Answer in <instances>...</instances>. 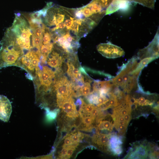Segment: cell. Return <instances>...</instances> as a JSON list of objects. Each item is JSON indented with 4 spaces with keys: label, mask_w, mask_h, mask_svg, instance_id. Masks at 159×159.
Segmentation results:
<instances>
[{
    "label": "cell",
    "mask_w": 159,
    "mask_h": 159,
    "mask_svg": "<svg viewBox=\"0 0 159 159\" xmlns=\"http://www.w3.org/2000/svg\"><path fill=\"white\" fill-rule=\"evenodd\" d=\"M57 46L55 48V49L53 47L51 52L49 54L47 62L49 66L56 69L57 70H59L62 65L64 59L62 54L65 51L61 47Z\"/></svg>",
    "instance_id": "obj_6"
},
{
    "label": "cell",
    "mask_w": 159,
    "mask_h": 159,
    "mask_svg": "<svg viewBox=\"0 0 159 159\" xmlns=\"http://www.w3.org/2000/svg\"><path fill=\"white\" fill-rule=\"evenodd\" d=\"M90 83L89 82H85L84 85L79 89V91L80 96H86L92 93Z\"/></svg>",
    "instance_id": "obj_14"
},
{
    "label": "cell",
    "mask_w": 159,
    "mask_h": 159,
    "mask_svg": "<svg viewBox=\"0 0 159 159\" xmlns=\"http://www.w3.org/2000/svg\"><path fill=\"white\" fill-rule=\"evenodd\" d=\"M98 94L97 92H93L86 96V99L90 104L97 105Z\"/></svg>",
    "instance_id": "obj_17"
},
{
    "label": "cell",
    "mask_w": 159,
    "mask_h": 159,
    "mask_svg": "<svg viewBox=\"0 0 159 159\" xmlns=\"http://www.w3.org/2000/svg\"><path fill=\"white\" fill-rule=\"evenodd\" d=\"M159 30L154 37V39L149 45L145 48L141 50L140 54L146 57H156L158 56Z\"/></svg>",
    "instance_id": "obj_9"
},
{
    "label": "cell",
    "mask_w": 159,
    "mask_h": 159,
    "mask_svg": "<svg viewBox=\"0 0 159 159\" xmlns=\"http://www.w3.org/2000/svg\"><path fill=\"white\" fill-rule=\"evenodd\" d=\"M133 148L132 149H135L133 151L135 152L139 159L146 158L148 156V152L147 148V146L144 145L143 144L140 145L137 143L134 144Z\"/></svg>",
    "instance_id": "obj_12"
},
{
    "label": "cell",
    "mask_w": 159,
    "mask_h": 159,
    "mask_svg": "<svg viewBox=\"0 0 159 159\" xmlns=\"http://www.w3.org/2000/svg\"><path fill=\"white\" fill-rule=\"evenodd\" d=\"M12 26L8 28L17 44L24 50L29 51L33 48V33L28 20L18 14Z\"/></svg>",
    "instance_id": "obj_2"
},
{
    "label": "cell",
    "mask_w": 159,
    "mask_h": 159,
    "mask_svg": "<svg viewBox=\"0 0 159 159\" xmlns=\"http://www.w3.org/2000/svg\"><path fill=\"white\" fill-rule=\"evenodd\" d=\"M133 104L136 105H138L142 106L147 105L152 106L153 105V102L148 100L145 99L143 97H141L138 99H135Z\"/></svg>",
    "instance_id": "obj_15"
},
{
    "label": "cell",
    "mask_w": 159,
    "mask_h": 159,
    "mask_svg": "<svg viewBox=\"0 0 159 159\" xmlns=\"http://www.w3.org/2000/svg\"><path fill=\"white\" fill-rule=\"evenodd\" d=\"M156 0H132V2L138 3L150 9H153Z\"/></svg>",
    "instance_id": "obj_16"
},
{
    "label": "cell",
    "mask_w": 159,
    "mask_h": 159,
    "mask_svg": "<svg viewBox=\"0 0 159 159\" xmlns=\"http://www.w3.org/2000/svg\"><path fill=\"white\" fill-rule=\"evenodd\" d=\"M105 9H107L113 0H96Z\"/></svg>",
    "instance_id": "obj_19"
},
{
    "label": "cell",
    "mask_w": 159,
    "mask_h": 159,
    "mask_svg": "<svg viewBox=\"0 0 159 159\" xmlns=\"http://www.w3.org/2000/svg\"><path fill=\"white\" fill-rule=\"evenodd\" d=\"M59 155L60 158L66 159L67 150L68 148L66 147H62Z\"/></svg>",
    "instance_id": "obj_21"
},
{
    "label": "cell",
    "mask_w": 159,
    "mask_h": 159,
    "mask_svg": "<svg viewBox=\"0 0 159 159\" xmlns=\"http://www.w3.org/2000/svg\"><path fill=\"white\" fill-rule=\"evenodd\" d=\"M157 58L156 57H150L143 59L139 62L135 69L130 72V74H137L146 65Z\"/></svg>",
    "instance_id": "obj_13"
},
{
    "label": "cell",
    "mask_w": 159,
    "mask_h": 159,
    "mask_svg": "<svg viewBox=\"0 0 159 159\" xmlns=\"http://www.w3.org/2000/svg\"><path fill=\"white\" fill-rule=\"evenodd\" d=\"M59 108H62L69 118L74 119L78 116L76 106L71 96L64 99Z\"/></svg>",
    "instance_id": "obj_7"
},
{
    "label": "cell",
    "mask_w": 159,
    "mask_h": 159,
    "mask_svg": "<svg viewBox=\"0 0 159 159\" xmlns=\"http://www.w3.org/2000/svg\"><path fill=\"white\" fill-rule=\"evenodd\" d=\"M108 99L106 97L99 96L98 97V104L103 103Z\"/></svg>",
    "instance_id": "obj_23"
},
{
    "label": "cell",
    "mask_w": 159,
    "mask_h": 159,
    "mask_svg": "<svg viewBox=\"0 0 159 159\" xmlns=\"http://www.w3.org/2000/svg\"><path fill=\"white\" fill-rule=\"evenodd\" d=\"M122 139L115 133L111 134L108 143V148L110 152L114 155H119L122 153Z\"/></svg>",
    "instance_id": "obj_10"
},
{
    "label": "cell",
    "mask_w": 159,
    "mask_h": 159,
    "mask_svg": "<svg viewBox=\"0 0 159 159\" xmlns=\"http://www.w3.org/2000/svg\"><path fill=\"white\" fill-rule=\"evenodd\" d=\"M102 110L100 108L96 106L91 112L90 116L95 118Z\"/></svg>",
    "instance_id": "obj_20"
},
{
    "label": "cell",
    "mask_w": 159,
    "mask_h": 159,
    "mask_svg": "<svg viewBox=\"0 0 159 159\" xmlns=\"http://www.w3.org/2000/svg\"><path fill=\"white\" fill-rule=\"evenodd\" d=\"M12 106L9 99L0 95V119L5 122L9 121L12 112Z\"/></svg>",
    "instance_id": "obj_8"
},
{
    "label": "cell",
    "mask_w": 159,
    "mask_h": 159,
    "mask_svg": "<svg viewBox=\"0 0 159 159\" xmlns=\"http://www.w3.org/2000/svg\"><path fill=\"white\" fill-rule=\"evenodd\" d=\"M98 52L103 56L109 58H114L124 55V51L120 47L109 42L102 43L97 47Z\"/></svg>",
    "instance_id": "obj_5"
},
{
    "label": "cell",
    "mask_w": 159,
    "mask_h": 159,
    "mask_svg": "<svg viewBox=\"0 0 159 159\" xmlns=\"http://www.w3.org/2000/svg\"><path fill=\"white\" fill-rule=\"evenodd\" d=\"M127 0V1H129L130 2H132V0Z\"/></svg>",
    "instance_id": "obj_25"
},
{
    "label": "cell",
    "mask_w": 159,
    "mask_h": 159,
    "mask_svg": "<svg viewBox=\"0 0 159 159\" xmlns=\"http://www.w3.org/2000/svg\"><path fill=\"white\" fill-rule=\"evenodd\" d=\"M113 84L117 86H123V81L122 76L120 73L112 80Z\"/></svg>",
    "instance_id": "obj_18"
},
{
    "label": "cell",
    "mask_w": 159,
    "mask_h": 159,
    "mask_svg": "<svg viewBox=\"0 0 159 159\" xmlns=\"http://www.w3.org/2000/svg\"><path fill=\"white\" fill-rule=\"evenodd\" d=\"M0 44V68L16 66L24 54V50L7 32H6Z\"/></svg>",
    "instance_id": "obj_1"
},
{
    "label": "cell",
    "mask_w": 159,
    "mask_h": 159,
    "mask_svg": "<svg viewBox=\"0 0 159 159\" xmlns=\"http://www.w3.org/2000/svg\"><path fill=\"white\" fill-rule=\"evenodd\" d=\"M53 84L57 92V102L58 106L64 99L72 96V82L64 76L55 78Z\"/></svg>",
    "instance_id": "obj_3"
},
{
    "label": "cell",
    "mask_w": 159,
    "mask_h": 159,
    "mask_svg": "<svg viewBox=\"0 0 159 159\" xmlns=\"http://www.w3.org/2000/svg\"><path fill=\"white\" fill-rule=\"evenodd\" d=\"M75 148L74 147L69 148H68L66 159L69 158L72 156Z\"/></svg>",
    "instance_id": "obj_22"
},
{
    "label": "cell",
    "mask_w": 159,
    "mask_h": 159,
    "mask_svg": "<svg viewBox=\"0 0 159 159\" xmlns=\"http://www.w3.org/2000/svg\"><path fill=\"white\" fill-rule=\"evenodd\" d=\"M37 87H42L47 90L53 83L55 77V72L47 66L41 65L36 72Z\"/></svg>",
    "instance_id": "obj_4"
},
{
    "label": "cell",
    "mask_w": 159,
    "mask_h": 159,
    "mask_svg": "<svg viewBox=\"0 0 159 159\" xmlns=\"http://www.w3.org/2000/svg\"><path fill=\"white\" fill-rule=\"evenodd\" d=\"M124 119L126 122L129 124L131 119V114H127L124 116Z\"/></svg>",
    "instance_id": "obj_24"
},
{
    "label": "cell",
    "mask_w": 159,
    "mask_h": 159,
    "mask_svg": "<svg viewBox=\"0 0 159 159\" xmlns=\"http://www.w3.org/2000/svg\"><path fill=\"white\" fill-rule=\"evenodd\" d=\"M111 135V133L103 134L97 132L92 137V142L100 148L110 153L108 148V143Z\"/></svg>",
    "instance_id": "obj_11"
}]
</instances>
